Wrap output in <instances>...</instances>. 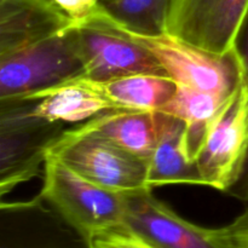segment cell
Instances as JSON below:
<instances>
[{
    "label": "cell",
    "mask_w": 248,
    "mask_h": 248,
    "mask_svg": "<svg viewBox=\"0 0 248 248\" xmlns=\"http://www.w3.org/2000/svg\"><path fill=\"white\" fill-rule=\"evenodd\" d=\"M40 198L89 239L125 228L127 194L102 188L50 155L44 164Z\"/></svg>",
    "instance_id": "1"
},
{
    "label": "cell",
    "mask_w": 248,
    "mask_h": 248,
    "mask_svg": "<svg viewBox=\"0 0 248 248\" xmlns=\"http://www.w3.org/2000/svg\"><path fill=\"white\" fill-rule=\"evenodd\" d=\"M72 130L103 138L148 164L156 143L155 111L111 109L74 126Z\"/></svg>",
    "instance_id": "13"
},
{
    "label": "cell",
    "mask_w": 248,
    "mask_h": 248,
    "mask_svg": "<svg viewBox=\"0 0 248 248\" xmlns=\"http://www.w3.org/2000/svg\"><path fill=\"white\" fill-rule=\"evenodd\" d=\"M102 15L114 28L149 50L178 85L228 98L244 81V69L235 47L225 55H216L169 33L150 35L130 31L107 14L103 7Z\"/></svg>",
    "instance_id": "3"
},
{
    "label": "cell",
    "mask_w": 248,
    "mask_h": 248,
    "mask_svg": "<svg viewBox=\"0 0 248 248\" xmlns=\"http://www.w3.org/2000/svg\"><path fill=\"white\" fill-rule=\"evenodd\" d=\"M47 155L108 190L133 194L152 189L148 186L147 161L97 136L68 128L48 149Z\"/></svg>",
    "instance_id": "5"
},
{
    "label": "cell",
    "mask_w": 248,
    "mask_h": 248,
    "mask_svg": "<svg viewBox=\"0 0 248 248\" xmlns=\"http://www.w3.org/2000/svg\"><path fill=\"white\" fill-rule=\"evenodd\" d=\"M248 153V87L241 82L211 121L195 156L203 186L227 193L241 174Z\"/></svg>",
    "instance_id": "6"
},
{
    "label": "cell",
    "mask_w": 248,
    "mask_h": 248,
    "mask_svg": "<svg viewBox=\"0 0 248 248\" xmlns=\"http://www.w3.org/2000/svg\"><path fill=\"white\" fill-rule=\"evenodd\" d=\"M74 27L84 64L81 79L107 81L135 74L167 75L149 50L104 19L101 5L91 16L74 22Z\"/></svg>",
    "instance_id": "7"
},
{
    "label": "cell",
    "mask_w": 248,
    "mask_h": 248,
    "mask_svg": "<svg viewBox=\"0 0 248 248\" xmlns=\"http://www.w3.org/2000/svg\"><path fill=\"white\" fill-rule=\"evenodd\" d=\"M91 241L94 248H156L126 228L99 234Z\"/></svg>",
    "instance_id": "19"
},
{
    "label": "cell",
    "mask_w": 248,
    "mask_h": 248,
    "mask_svg": "<svg viewBox=\"0 0 248 248\" xmlns=\"http://www.w3.org/2000/svg\"><path fill=\"white\" fill-rule=\"evenodd\" d=\"M234 47L236 50L237 55H239L240 61H241L245 81H246L248 87V11L244 21H242L236 39H235ZM225 194L236 199V200L242 201V202H247L248 201V153L239 179L235 182L234 186Z\"/></svg>",
    "instance_id": "18"
},
{
    "label": "cell",
    "mask_w": 248,
    "mask_h": 248,
    "mask_svg": "<svg viewBox=\"0 0 248 248\" xmlns=\"http://www.w3.org/2000/svg\"><path fill=\"white\" fill-rule=\"evenodd\" d=\"M0 248H94L40 196L0 206Z\"/></svg>",
    "instance_id": "9"
},
{
    "label": "cell",
    "mask_w": 248,
    "mask_h": 248,
    "mask_svg": "<svg viewBox=\"0 0 248 248\" xmlns=\"http://www.w3.org/2000/svg\"><path fill=\"white\" fill-rule=\"evenodd\" d=\"M125 228L156 248H232L217 229L193 224L152 194H127Z\"/></svg>",
    "instance_id": "10"
},
{
    "label": "cell",
    "mask_w": 248,
    "mask_h": 248,
    "mask_svg": "<svg viewBox=\"0 0 248 248\" xmlns=\"http://www.w3.org/2000/svg\"><path fill=\"white\" fill-rule=\"evenodd\" d=\"M63 132V123L31 115L28 101H0L1 196L38 176L48 149Z\"/></svg>",
    "instance_id": "4"
},
{
    "label": "cell",
    "mask_w": 248,
    "mask_h": 248,
    "mask_svg": "<svg viewBox=\"0 0 248 248\" xmlns=\"http://www.w3.org/2000/svg\"><path fill=\"white\" fill-rule=\"evenodd\" d=\"M248 0H171L166 33L216 55L234 48Z\"/></svg>",
    "instance_id": "8"
},
{
    "label": "cell",
    "mask_w": 248,
    "mask_h": 248,
    "mask_svg": "<svg viewBox=\"0 0 248 248\" xmlns=\"http://www.w3.org/2000/svg\"><path fill=\"white\" fill-rule=\"evenodd\" d=\"M108 98L118 109L159 111L176 92L177 84L167 75L135 74L107 81H90L75 78Z\"/></svg>",
    "instance_id": "15"
},
{
    "label": "cell",
    "mask_w": 248,
    "mask_h": 248,
    "mask_svg": "<svg viewBox=\"0 0 248 248\" xmlns=\"http://www.w3.org/2000/svg\"><path fill=\"white\" fill-rule=\"evenodd\" d=\"M156 143L148 164V186H203L186 145V124L176 116L155 111Z\"/></svg>",
    "instance_id": "12"
},
{
    "label": "cell",
    "mask_w": 248,
    "mask_h": 248,
    "mask_svg": "<svg viewBox=\"0 0 248 248\" xmlns=\"http://www.w3.org/2000/svg\"><path fill=\"white\" fill-rule=\"evenodd\" d=\"M171 0H101V6L115 21L140 34L166 33Z\"/></svg>",
    "instance_id": "17"
},
{
    "label": "cell",
    "mask_w": 248,
    "mask_h": 248,
    "mask_svg": "<svg viewBox=\"0 0 248 248\" xmlns=\"http://www.w3.org/2000/svg\"><path fill=\"white\" fill-rule=\"evenodd\" d=\"M52 0H0V56L72 27Z\"/></svg>",
    "instance_id": "11"
},
{
    "label": "cell",
    "mask_w": 248,
    "mask_h": 248,
    "mask_svg": "<svg viewBox=\"0 0 248 248\" xmlns=\"http://www.w3.org/2000/svg\"><path fill=\"white\" fill-rule=\"evenodd\" d=\"M74 22L91 16L101 5V0H52Z\"/></svg>",
    "instance_id": "21"
},
{
    "label": "cell",
    "mask_w": 248,
    "mask_h": 248,
    "mask_svg": "<svg viewBox=\"0 0 248 248\" xmlns=\"http://www.w3.org/2000/svg\"><path fill=\"white\" fill-rule=\"evenodd\" d=\"M228 98L211 92L178 85L173 97L159 110L176 116L186 124V145L189 156L194 162L205 140L211 121Z\"/></svg>",
    "instance_id": "16"
},
{
    "label": "cell",
    "mask_w": 248,
    "mask_h": 248,
    "mask_svg": "<svg viewBox=\"0 0 248 248\" xmlns=\"http://www.w3.org/2000/svg\"><path fill=\"white\" fill-rule=\"evenodd\" d=\"M84 74L73 24L14 52L0 56V101L28 99Z\"/></svg>",
    "instance_id": "2"
},
{
    "label": "cell",
    "mask_w": 248,
    "mask_h": 248,
    "mask_svg": "<svg viewBox=\"0 0 248 248\" xmlns=\"http://www.w3.org/2000/svg\"><path fill=\"white\" fill-rule=\"evenodd\" d=\"M23 101L29 102L31 115L63 124H81L103 111L118 109L103 94L77 80H69Z\"/></svg>",
    "instance_id": "14"
},
{
    "label": "cell",
    "mask_w": 248,
    "mask_h": 248,
    "mask_svg": "<svg viewBox=\"0 0 248 248\" xmlns=\"http://www.w3.org/2000/svg\"><path fill=\"white\" fill-rule=\"evenodd\" d=\"M217 232L232 248H248V207L230 224L218 228Z\"/></svg>",
    "instance_id": "20"
}]
</instances>
